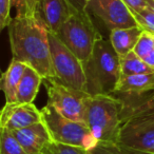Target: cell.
<instances>
[{"label": "cell", "mask_w": 154, "mask_h": 154, "mask_svg": "<svg viewBox=\"0 0 154 154\" xmlns=\"http://www.w3.org/2000/svg\"><path fill=\"white\" fill-rule=\"evenodd\" d=\"M11 8L12 1L11 0H0V30L8 28L13 20L11 17Z\"/></svg>", "instance_id": "23"}, {"label": "cell", "mask_w": 154, "mask_h": 154, "mask_svg": "<svg viewBox=\"0 0 154 154\" xmlns=\"http://www.w3.org/2000/svg\"><path fill=\"white\" fill-rule=\"evenodd\" d=\"M118 146L154 152V95L124 103Z\"/></svg>", "instance_id": "2"}, {"label": "cell", "mask_w": 154, "mask_h": 154, "mask_svg": "<svg viewBox=\"0 0 154 154\" xmlns=\"http://www.w3.org/2000/svg\"><path fill=\"white\" fill-rule=\"evenodd\" d=\"M43 154H88V151L82 148L51 141L43 149Z\"/></svg>", "instance_id": "21"}, {"label": "cell", "mask_w": 154, "mask_h": 154, "mask_svg": "<svg viewBox=\"0 0 154 154\" xmlns=\"http://www.w3.org/2000/svg\"><path fill=\"white\" fill-rule=\"evenodd\" d=\"M88 154H119L116 151L114 145H105L98 143L95 148L88 151Z\"/></svg>", "instance_id": "25"}, {"label": "cell", "mask_w": 154, "mask_h": 154, "mask_svg": "<svg viewBox=\"0 0 154 154\" xmlns=\"http://www.w3.org/2000/svg\"><path fill=\"white\" fill-rule=\"evenodd\" d=\"M26 66L28 64L13 58L5 72H3L1 75L0 88L5 93L7 103H16L18 86L23 76Z\"/></svg>", "instance_id": "14"}, {"label": "cell", "mask_w": 154, "mask_h": 154, "mask_svg": "<svg viewBox=\"0 0 154 154\" xmlns=\"http://www.w3.org/2000/svg\"><path fill=\"white\" fill-rule=\"evenodd\" d=\"M56 35L84 64L92 56L95 43L103 37L92 19H85L75 14L64 22Z\"/></svg>", "instance_id": "7"}, {"label": "cell", "mask_w": 154, "mask_h": 154, "mask_svg": "<svg viewBox=\"0 0 154 154\" xmlns=\"http://www.w3.org/2000/svg\"><path fill=\"white\" fill-rule=\"evenodd\" d=\"M41 154H43V153H41Z\"/></svg>", "instance_id": "31"}, {"label": "cell", "mask_w": 154, "mask_h": 154, "mask_svg": "<svg viewBox=\"0 0 154 154\" xmlns=\"http://www.w3.org/2000/svg\"><path fill=\"white\" fill-rule=\"evenodd\" d=\"M120 69H122V75L152 74L154 73L153 69L148 66L133 51L124 57H120Z\"/></svg>", "instance_id": "17"}, {"label": "cell", "mask_w": 154, "mask_h": 154, "mask_svg": "<svg viewBox=\"0 0 154 154\" xmlns=\"http://www.w3.org/2000/svg\"><path fill=\"white\" fill-rule=\"evenodd\" d=\"M122 1L128 5L130 11H138L143 8H147L146 0H122Z\"/></svg>", "instance_id": "26"}, {"label": "cell", "mask_w": 154, "mask_h": 154, "mask_svg": "<svg viewBox=\"0 0 154 154\" xmlns=\"http://www.w3.org/2000/svg\"><path fill=\"white\" fill-rule=\"evenodd\" d=\"M42 76L35 69L30 66H26L18 86L16 103H34L35 98L38 94L39 87L42 84Z\"/></svg>", "instance_id": "16"}, {"label": "cell", "mask_w": 154, "mask_h": 154, "mask_svg": "<svg viewBox=\"0 0 154 154\" xmlns=\"http://www.w3.org/2000/svg\"><path fill=\"white\" fill-rule=\"evenodd\" d=\"M66 1L75 15L80 16L85 19H91L87 0H66Z\"/></svg>", "instance_id": "24"}, {"label": "cell", "mask_w": 154, "mask_h": 154, "mask_svg": "<svg viewBox=\"0 0 154 154\" xmlns=\"http://www.w3.org/2000/svg\"><path fill=\"white\" fill-rule=\"evenodd\" d=\"M90 95H114L122 77L120 58L110 40L103 37L95 43L91 58L84 64Z\"/></svg>", "instance_id": "4"}, {"label": "cell", "mask_w": 154, "mask_h": 154, "mask_svg": "<svg viewBox=\"0 0 154 154\" xmlns=\"http://www.w3.org/2000/svg\"><path fill=\"white\" fill-rule=\"evenodd\" d=\"M89 1H90V0H87V2H89Z\"/></svg>", "instance_id": "30"}, {"label": "cell", "mask_w": 154, "mask_h": 154, "mask_svg": "<svg viewBox=\"0 0 154 154\" xmlns=\"http://www.w3.org/2000/svg\"><path fill=\"white\" fill-rule=\"evenodd\" d=\"M42 122L41 111L34 103H5L0 115V128L17 131Z\"/></svg>", "instance_id": "10"}, {"label": "cell", "mask_w": 154, "mask_h": 154, "mask_svg": "<svg viewBox=\"0 0 154 154\" xmlns=\"http://www.w3.org/2000/svg\"><path fill=\"white\" fill-rule=\"evenodd\" d=\"M40 111L42 122L49 130L52 141L79 147L87 151L98 145L97 139L85 122L68 119L49 105H45Z\"/></svg>", "instance_id": "5"}, {"label": "cell", "mask_w": 154, "mask_h": 154, "mask_svg": "<svg viewBox=\"0 0 154 154\" xmlns=\"http://www.w3.org/2000/svg\"><path fill=\"white\" fill-rule=\"evenodd\" d=\"M88 10L103 21L110 32L137 26L130 9L122 0H90Z\"/></svg>", "instance_id": "9"}, {"label": "cell", "mask_w": 154, "mask_h": 154, "mask_svg": "<svg viewBox=\"0 0 154 154\" xmlns=\"http://www.w3.org/2000/svg\"><path fill=\"white\" fill-rule=\"evenodd\" d=\"M0 154H26L13 131L0 128Z\"/></svg>", "instance_id": "18"}, {"label": "cell", "mask_w": 154, "mask_h": 154, "mask_svg": "<svg viewBox=\"0 0 154 154\" xmlns=\"http://www.w3.org/2000/svg\"><path fill=\"white\" fill-rule=\"evenodd\" d=\"M116 151L119 154H154V152H146V151H138V150L130 149V148L122 147V146L114 145Z\"/></svg>", "instance_id": "27"}, {"label": "cell", "mask_w": 154, "mask_h": 154, "mask_svg": "<svg viewBox=\"0 0 154 154\" xmlns=\"http://www.w3.org/2000/svg\"><path fill=\"white\" fill-rule=\"evenodd\" d=\"M85 105V124L98 143L117 145L122 125V99L115 95H89Z\"/></svg>", "instance_id": "3"}, {"label": "cell", "mask_w": 154, "mask_h": 154, "mask_svg": "<svg viewBox=\"0 0 154 154\" xmlns=\"http://www.w3.org/2000/svg\"><path fill=\"white\" fill-rule=\"evenodd\" d=\"M49 41L52 66L55 74L54 78L70 88L88 93V80L84 63L56 34L49 32Z\"/></svg>", "instance_id": "6"}, {"label": "cell", "mask_w": 154, "mask_h": 154, "mask_svg": "<svg viewBox=\"0 0 154 154\" xmlns=\"http://www.w3.org/2000/svg\"><path fill=\"white\" fill-rule=\"evenodd\" d=\"M150 91H154V73L122 75L114 95H133L128 99H122V100H129V99L137 98L136 95L145 94Z\"/></svg>", "instance_id": "13"}, {"label": "cell", "mask_w": 154, "mask_h": 154, "mask_svg": "<svg viewBox=\"0 0 154 154\" xmlns=\"http://www.w3.org/2000/svg\"><path fill=\"white\" fill-rule=\"evenodd\" d=\"M66 0H40L37 16L49 32L57 34L64 22L73 15Z\"/></svg>", "instance_id": "11"}, {"label": "cell", "mask_w": 154, "mask_h": 154, "mask_svg": "<svg viewBox=\"0 0 154 154\" xmlns=\"http://www.w3.org/2000/svg\"><path fill=\"white\" fill-rule=\"evenodd\" d=\"M143 31L140 26H135L131 28L115 29L110 32V42L113 49L120 57L132 52Z\"/></svg>", "instance_id": "15"}, {"label": "cell", "mask_w": 154, "mask_h": 154, "mask_svg": "<svg viewBox=\"0 0 154 154\" xmlns=\"http://www.w3.org/2000/svg\"><path fill=\"white\" fill-rule=\"evenodd\" d=\"M146 3H147V8L149 10H151L154 13V0H146Z\"/></svg>", "instance_id": "29"}, {"label": "cell", "mask_w": 154, "mask_h": 154, "mask_svg": "<svg viewBox=\"0 0 154 154\" xmlns=\"http://www.w3.org/2000/svg\"><path fill=\"white\" fill-rule=\"evenodd\" d=\"M143 61L148 64L149 66H151L152 69L154 70V49L152 50V52L147 56V57L143 59Z\"/></svg>", "instance_id": "28"}, {"label": "cell", "mask_w": 154, "mask_h": 154, "mask_svg": "<svg viewBox=\"0 0 154 154\" xmlns=\"http://www.w3.org/2000/svg\"><path fill=\"white\" fill-rule=\"evenodd\" d=\"M13 58L32 66L42 78H54L49 31L38 16L13 18L8 26Z\"/></svg>", "instance_id": "1"}, {"label": "cell", "mask_w": 154, "mask_h": 154, "mask_svg": "<svg viewBox=\"0 0 154 154\" xmlns=\"http://www.w3.org/2000/svg\"><path fill=\"white\" fill-rule=\"evenodd\" d=\"M137 26L146 33L154 36V13L148 8H143L138 11H131Z\"/></svg>", "instance_id": "19"}, {"label": "cell", "mask_w": 154, "mask_h": 154, "mask_svg": "<svg viewBox=\"0 0 154 154\" xmlns=\"http://www.w3.org/2000/svg\"><path fill=\"white\" fill-rule=\"evenodd\" d=\"M13 133L26 154H41L48 143L52 141L50 132L43 122L13 131Z\"/></svg>", "instance_id": "12"}, {"label": "cell", "mask_w": 154, "mask_h": 154, "mask_svg": "<svg viewBox=\"0 0 154 154\" xmlns=\"http://www.w3.org/2000/svg\"><path fill=\"white\" fill-rule=\"evenodd\" d=\"M153 49H154V36L149 34V33L143 32V34L139 37L133 52L143 60L151 53Z\"/></svg>", "instance_id": "22"}, {"label": "cell", "mask_w": 154, "mask_h": 154, "mask_svg": "<svg viewBox=\"0 0 154 154\" xmlns=\"http://www.w3.org/2000/svg\"><path fill=\"white\" fill-rule=\"evenodd\" d=\"M42 84L47 90V105L52 106L68 119L85 122V103L90 94L62 85L55 78H45Z\"/></svg>", "instance_id": "8"}, {"label": "cell", "mask_w": 154, "mask_h": 154, "mask_svg": "<svg viewBox=\"0 0 154 154\" xmlns=\"http://www.w3.org/2000/svg\"><path fill=\"white\" fill-rule=\"evenodd\" d=\"M17 17H32L37 15L40 0H11Z\"/></svg>", "instance_id": "20"}]
</instances>
